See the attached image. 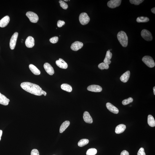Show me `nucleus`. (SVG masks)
<instances>
[{
    "mask_svg": "<svg viewBox=\"0 0 155 155\" xmlns=\"http://www.w3.org/2000/svg\"><path fill=\"white\" fill-rule=\"evenodd\" d=\"M83 44L82 42L79 41H76L73 43L71 46V48L73 51H76L82 48Z\"/></svg>",
    "mask_w": 155,
    "mask_h": 155,
    "instance_id": "obj_9",
    "label": "nucleus"
},
{
    "mask_svg": "<svg viewBox=\"0 0 155 155\" xmlns=\"http://www.w3.org/2000/svg\"><path fill=\"white\" fill-rule=\"evenodd\" d=\"M10 100L0 92V104L6 106L9 105Z\"/></svg>",
    "mask_w": 155,
    "mask_h": 155,
    "instance_id": "obj_17",
    "label": "nucleus"
},
{
    "mask_svg": "<svg viewBox=\"0 0 155 155\" xmlns=\"http://www.w3.org/2000/svg\"><path fill=\"white\" fill-rule=\"evenodd\" d=\"M129 1L131 4H134L136 5H138L143 2L144 0H130Z\"/></svg>",
    "mask_w": 155,
    "mask_h": 155,
    "instance_id": "obj_31",
    "label": "nucleus"
},
{
    "mask_svg": "<svg viewBox=\"0 0 155 155\" xmlns=\"http://www.w3.org/2000/svg\"><path fill=\"white\" fill-rule=\"evenodd\" d=\"M61 87L62 90L68 92H71L72 91V88L71 85L68 84H62Z\"/></svg>",
    "mask_w": 155,
    "mask_h": 155,
    "instance_id": "obj_24",
    "label": "nucleus"
},
{
    "mask_svg": "<svg viewBox=\"0 0 155 155\" xmlns=\"http://www.w3.org/2000/svg\"><path fill=\"white\" fill-rule=\"evenodd\" d=\"M126 128L125 125L124 124H120L117 126L116 128L115 132L116 133L119 134L122 133L124 132Z\"/></svg>",
    "mask_w": 155,
    "mask_h": 155,
    "instance_id": "obj_20",
    "label": "nucleus"
},
{
    "mask_svg": "<svg viewBox=\"0 0 155 155\" xmlns=\"http://www.w3.org/2000/svg\"><path fill=\"white\" fill-rule=\"evenodd\" d=\"M26 15L32 23H36L39 20V17L37 14L33 12L29 11L27 12Z\"/></svg>",
    "mask_w": 155,
    "mask_h": 155,
    "instance_id": "obj_5",
    "label": "nucleus"
},
{
    "mask_svg": "<svg viewBox=\"0 0 155 155\" xmlns=\"http://www.w3.org/2000/svg\"><path fill=\"white\" fill-rule=\"evenodd\" d=\"M121 2V0H111L108 1L107 5L110 8L114 9L120 5Z\"/></svg>",
    "mask_w": 155,
    "mask_h": 155,
    "instance_id": "obj_8",
    "label": "nucleus"
},
{
    "mask_svg": "<svg viewBox=\"0 0 155 155\" xmlns=\"http://www.w3.org/2000/svg\"><path fill=\"white\" fill-rule=\"evenodd\" d=\"M120 155H129V154L128 152L126 150H124L121 152Z\"/></svg>",
    "mask_w": 155,
    "mask_h": 155,
    "instance_id": "obj_36",
    "label": "nucleus"
},
{
    "mask_svg": "<svg viewBox=\"0 0 155 155\" xmlns=\"http://www.w3.org/2000/svg\"><path fill=\"white\" fill-rule=\"evenodd\" d=\"M31 155H39V151L36 149H33L32 150Z\"/></svg>",
    "mask_w": 155,
    "mask_h": 155,
    "instance_id": "obj_35",
    "label": "nucleus"
},
{
    "mask_svg": "<svg viewBox=\"0 0 155 155\" xmlns=\"http://www.w3.org/2000/svg\"><path fill=\"white\" fill-rule=\"evenodd\" d=\"M151 12H152L153 13L155 14V7L153 8V9H151Z\"/></svg>",
    "mask_w": 155,
    "mask_h": 155,
    "instance_id": "obj_37",
    "label": "nucleus"
},
{
    "mask_svg": "<svg viewBox=\"0 0 155 155\" xmlns=\"http://www.w3.org/2000/svg\"><path fill=\"white\" fill-rule=\"evenodd\" d=\"M141 36L144 39L147 41L152 40L153 37L150 32L146 29H143L141 32Z\"/></svg>",
    "mask_w": 155,
    "mask_h": 155,
    "instance_id": "obj_6",
    "label": "nucleus"
},
{
    "mask_svg": "<svg viewBox=\"0 0 155 155\" xmlns=\"http://www.w3.org/2000/svg\"></svg>",
    "mask_w": 155,
    "mask_h": 155,
    "instance_id": "obj_41",
    "label": "nucleus"
},
{
    "mask_svg": "<svg viewBox=\"0 0 155 155\" xmlns=\"http://www.w3.org/2000/svg\"><path fill=\"white\" fill-rule=\"evenodd\" d=\"M79 20L81 24L85 25L89 23L90 20V18L87 13L83 12L80 14Z\"/></svg>",
    "mask_w": 155,
    "mask_h": 155,
    "instance_id": "obj_4",
    "label": "nucleus"
},
{
    "mask_svg": "<svg viewBox=\"0 0 155 155\" xmlns=\"http://www.w3.org/2000/svg\"><path fill=\"white\" fill-rule=\"evenodd\" d=\"M20 86L23 90L33 95L39 96L43 95L46 96L47 94L46 92L43 91L39 86L33 83L23 82L21 83Z\"/></svg>",
    "mask_w": 155,
    "mask_h": 155,
    "instance_id": "obj_1",
    "label": "nucleus"
},
{
    "mask_svg": "<svg viewBox=\"0 0 155 155\" xmlns=\"http://www.w3.org/2000/svg\"><path fill=\"white\" fill-rule=\"evenodd\" d=\"M106 106L109 111L114 114H118L119 113V110L111 103H106Z\"/></svg>",
    "mask_w": 155,
    "mask_h": 155,
    "instance_id": "obj_15",
    "label": "nucleus"
},
{
    "mask_svg": "<svg viewBox=\"0 0 155 155\" xmlns=\"http://www.w3.org/2000/svg\"><path fill=\"white\" fill-rule=\"evenodd\" d=\"M153 92H154V95H155V87H153Z\"/></svg>",
    "mask_w": 155,
    "mask_h": 155,
    "instance_id": "obj_39",
    "label": "nucleus"
},
{
    "mask_svg": "<svg viewBox=\"0 0 155 155\" xmlns=\"http://www.w3.org/2000/svg\"><path fill=\"white\" fill-rule=\"evenodd\" d=\"M70 124L69 121H66L64 122L62 124L60 128V133H62L65 130Z\"/></svg>",
    "mask_w": 155,
    "mask_h": 155,
    "instance_id": "obj_22",
    "label": "nucleus"
},
{
    "mask_svg": "<svg viewBox=\"0 0 155 155\" xmlns=\"http://www.w3.org/2000/svg\"><path fill=\"white\" fill-rule=\"evenodd\" d=\"M58 39L59 38L58 37L55 36L51 38V39H49V41H50L51 43L54 44H55V43L58 42Z\"/></svg>",
    "mask_w": 155,
    "mask_h": 155,
    "instance_id": "obj_32",
    "label": "nucleus"
},
{
    "mask_svg": "<svg viewBox=\"0 0 155 155\" xmlns=\"http://www.w3.org/2000/svg\"><path fill=\"white\" fill-rule=\"evenodd\" d=\"M112 54L110 51H107L105 58L104 60V63L108 65L111 63V61L110 60L112 57Z\"/></svg>",
    "mask_w": 155,
    "mask_h": 155,
    "instance_id": "obj_19",
    "label": "nucleus"
},
{
    "mask_svg": "<svg viewBox=\"0 0 155 155\" xmlns=\"http://www.w3.org/2000/svg\"><path fill=\"white\" fill-rule=\"evenodd\" d=\"M18 36V33L15 32L12 35L11 38L9 43V46L10 48L12 50H13L15 47Z\"/></svg>",
    "mask_w": 155,
    "mask_h": 155,
    "instance_id": "obj_7",
    "label": "nucleus"
},
{
    "mask_svg": "<svg viewBox=\"0 0 155 155\" xmlns=\"http://www.w3.org/2000/svg\"><path fill=\"white\" fill-rule=\"evenodd\" d=\"M68 0H64V1H68Z\"/></svg>",
    "mask_w": 155,
    "mask_h": 155,
    "instance_id": "obj_40",
    "label": "nucleus"
},
{
    "mask_svg": "<svg viewBox=\"0 0 155 155\" xmlns=\"http://www.w3.org/2000/svg\"><path fill=\"white\" fill-rule=\"evenodd\" d=\"M65 24V22L64 21L59 20L57 22V26L58 27H61L62 26L64 25Z\"/></svg>",
    "mask_w": 155,
    "mask_h": 155,
    "instance_id": "obj_34",
    "label": "nucleus"
},
{
    "mask_svg": "<svg viewBox=\"0 0 155 155\" xmlns=\"http://www.w3.org/2000/svg\"><path fill=\"white\" fill-rule=\"evenodd\" d=\"M29 67L32 72L35 75H39L41 74L40 71L34 65L30 64L29 66Z\"/></svg>",
    "mask_w": 155,
    "mask_h": 155,
    "instance_id": "obj_21",
    "label": "nucleus"
},
{
    "mask_svg": "<svg viewBox=\"0 0 155 155\" xmlns=\"http://www.w3.org/2000/svg\"><path fill=\"white\" fill-rule=\"evenodd\" d=\"M89 142V140L87 139H83L80 140L78 143V145L80 147H83L87 145Z\"/></svg>",
    "mask_w": 155,
    "mask_h": 155,
    "instance_id": "obj_25",
    "label": "nucleus"
},
{
    "mask_svg": "<svg viewBox=\"0 0 155 155\" xmlns=\"http://www.w3.org/2000/svg\"><path fill=\"white\" fill-rule=\"evenodd\" d=\"M2 130H0V141L1 140V137L2 136Z\"/></svg>",
    "mask_w": 155,
    "mask_h": 155,
    "instance_id": "obj_38",
    "label": "nucleus"
},
{
    "mask_svg": "<svg viewBox=\"0 0 155 155\" xmlns=\"http://www.w3.org/2000/svg\"><path fill=\"white\" fill-rule=\"evenodd\" d=\"M97 151L95 148H91L88 150L86 153L87 155H95L97 154Z\"/></svg>",
    "mask_w": 155,
    "mask_h": 155,
    "instance_id": "obj_27",
    "label": "nucleus"
},
{
    "mask_svg": "<svg viewBox=\"0 0 155 155\" xmlns=\"http://www.w3.org/2000/svg\"><path fill=\"white\" fill-rule=\"evenodd\" d=\"M10 20V18L8 16H6L3 17L0 20V27L4 28L7 26Z\"/></svg>",
    "mask_w": 155,
    "mask_h": 155,
    "instance_id": "obj_14",
    "label": "nucleus"
},
{
    "mask_svg": "<svg viewBox=\"0 0 155 155\" xmlns=\"http://www.w3.org/2000/svg\"><path fill=\"white\" fill-rule=\"evenodd\" d=\"M83 118L84 121L87 123L91 124L93 122V120L89 113L87 111H85L84 113Z\"/></svg>",
    "mask_w": 155,
    "mask_h": 155,
    "instance_id": "obj_16",
    "label": "nucleus"
},
{
    "mask_svg": "<svg viewBox=\"0 0 155 155\" xmlns=\"http://www.w3.org/2000/svg\"><path fill=\"white\" fill-rule=\"evenodd\" d=\"M130 72L128 71L123 74L120 77V80L122 82L125 83L127 82L130 78Z\"/></svg>",
    "mask_w": 155,
    "mask_h": 155,
    "instance_id": "obj_18",
    "label": "nucleus"
},
{
    "mask_svg": "<svg viewBox=\"0 0 155 155\" xmlns=\"http://www.w3.org/2000/svg\"><path fill=\"white\" fill-rule=\"evenodd\" d=\"M149 20V19L148 18L143 17H138L137 19V21L138 23H146Z\"/></svg>",
    "mask_w": 155,
    "mask_h": 155,
    "instance_id": "obj_26",
    "label": "nucleus"
},
{
    "mask_svg": "<svg viewBox=\"0 0 155 155\" xmlns=\"http://www.w3.org/2000/svg\"><path fill=\"white\" fill-rule=\"evenodd\" d=\"M143 61L145 64L150 68L154 67L155 64L153 58L149 56H144L142 59Z\"/></svg>",
    "mask_w": 155,
    "mask_h": 155,
    "instance_id": "obj_3",
    "label": "nucleus"
},
{
    "mask_svg": "<svg viewBox=\"0 0 155 155\" xmlns=\"http://www.w3.org/2000/svg\"><path fill=\"white\" fill-rule=\"evenodd\" d=\"M148 123L150 127H154L155 126V121L153 116L149 115L148 116Z\"/></svg>",
    "mask_w": 155,
    "mask_h": 155,
    "instance_id": "obj_23",
    "label": "nucleus"
},
{
    "mask_svg": "<svg viewBox=\"0 0 155 155\" xmlns=\"http://www.w3.org/2000/svg\"><path fill=\"white\" fill-rule=\"evenodd\" d=\"M137 155H146L143 148L141 147L140 148L137 153Z\"/></svg>",
    "mask_w": 155,
    "mask_h": 155,
    "instance_id": "obj_33",
    "label": "nucleus"
},
{
    "mask_svg": "<svg viewBox=\"0 0 155 155\" xmlns=\"http://www.w3.org/2000/svg\"><path fill=\"white\" fill-rule=\"evenodd\" d=\"M87 90L90 91L95 92H101L102 88L100 86L96 85H92L88 87Z\"/></svg>",
    "mask_w": 155,
    "mask_h": 155,
    "instance_id": "obj_10",
    "label": "nucleus"
},
{
    "mask_svg": "<svg viewBox=\"0 0 155 155\" xmlns=\"http://www.w3.org/2000/svg\"><path fill=\"white\" fill-rule=\"evenodd\" d=\"M55 63L57 66L60 68L66 69L68 68L67 64L61 58H59L58 60H56Z\"/></svg>",
    "mask_w": 155,
    "mask_h": 155,
    "instance_id": "obj_13",
    "label": "nucleus"
},
{
    "mask_svg": "<svg viewBox=\"0 0 155 155\" xmlns=\"http://www.w3.org/2000/svg\"><path fill=\"white\" fill-rule=\"evenodd\" d=\"M98 68L101 70L108 69L109 68V65L104 62L100 63L98 65Z\"/></svg>",
    "mask_w": 155,
    "mask_h": 155,
    "instance_id": "obj_28",
    "label": "nucleus"
},
{
    "mask_svg": "<svg viewBox=\"0 0 155 155\" xmlns=\"http://www.w3.org/2000/svg\"><path fill=\"white\" fill-rule=\"evenodd\" d=\"M133 100L131 97H129L128 98L125 99L123 100L122 103L123 105H126L129 104L133 101Z\"/></svg>",
    "mask_w": 155,
    "mask_h": 155,
    "instance_id": "obj_29",
    "label": "nucleus"
},
{
    "mask_svg": "<svg viewBox=\"0 0 155 155\" xmlns=\"http://www.w3.org/2000/svg\"><path fill=\"white\" fill-rule=\"evenodd\" d=\"M117 38L120 43L123 47H127L128 43V38L127 34L124 31L119 32L117 34Z\"/></svg>",
    "mask_w": 155,
    "mask_h": 155,
    "instance_id": "obj_2",
    "label": "nucleus"
},
{
    "mask_svg": "<svg viewBox=\"0 0 155 155\" xmlns=\"http://www.w3.org/2000/svg\"><path fill=\"white\" fill-rule=\"evenodd\" d=\"M25 44L27 47L28 48H32L34 47L35 45L34 38L31 36H28L26 40Z\"/></svg>",
    "mask_w": 155,
    "mask_h": 155,
    "instance_id": "obj_11",
    "label": "nucleus"
},
{
    "mask_svg": "<svg viewBox=\"0 0 155 155\" xmlns=\"http://www.w3.org/2000/svg\"><path fill=\"white\" fill-rule=\"evenodd\" d=\"M44 68L46 71L50 75H52L54 73V68L50 64L46 63L44 65Z\"/></svg>",
    "mask_w": 155,
    "mask_h": 155,
    "instance_id": "obj_12",
    "label": "nucleus"
},
{
    "mask_svg": "<svg viewBox=\"0 0 155 155\" xmlns=\"http://www.w3.org/2000/svg\"><path fill=\"white\" fill-rule=\"evenodd\" d=\"M60 5L62 9H68V6L67 3H65L64 1L62 0H60L59 1Z\"/></svg>",
    "mask_w": 155,
    "mask_h": 155,
    "instance_id": "obj_30",
    "label": "nucleus"
}]
</instances>
